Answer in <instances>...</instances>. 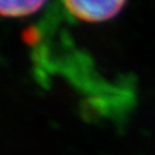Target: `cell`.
<instances>
[{"label":"cell","mask_w":155,"mask_h":155,"mask_svg":"<svg viewBox=\"0 0 155 155\" xmlns=\"http://www.w3.org/2000/svg\"><path fill=\"white\" fill-rule=\"evenodd\" d=\"M45 0H0V12L5 17H22L35 13Z\"/></svg>","instance_id":"7a4b0ae2"},{"label":"cell","mask_w":155,"mask_h":155,"mask_svg":"<svg viewBox=\"0 0 155 155\" xmlns=\"http://www.w3.org/2000/svg\"><path fill=\"white\" fill-rule=\"evenodd\" d=\"M124 3L125 0H64L72 16L87 22L107 21L119 13Z\"/></svg>","instance_id":"6da1fadb"}]
</instances>
